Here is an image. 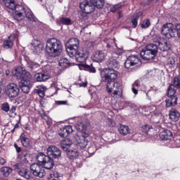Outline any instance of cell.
Listing matches in <instances>:
<instances>
[{"label": "cell", "instance_id": "1", "mask_svg": "<svg viewBox=\"0 0 180 180\" xmlns=\"http://www.w3.org/2000/svg\"><path fill=\"white\" fill-rule=\"evenodd\" d=\"M62 50V46L59 40L54 38H51L47 41L46 50L47 53L52 57L59 56Z\"/></svg>", "mask_w": 180, "mask_h": 180}, {"label": "cell", "instance_id": "2", "mask_svg": "<svg viewBox=\"0 0 180 180\" xmlns=\"http://www.w3.org/2000/svg\"><path fill=\"white\" fill-rule=\"evenodd\" d=\"M36 159L38 164L43 168L50 169L54 166V162L52 159L42 153H39L38 154Z\"/></svg>", "mask_w": 180, "mask_h": 180}, {"label": "cell", "instance_id": "3", "mask_svg": "<svg viewBox=\"0 0 180 180\" xmlns=\"http://www.w3.org/2000/svg\"><path fill=\"white\" fill-rule=\"evenodd\" d=\"M79 42L76 38H72L69 40L65 45L67 53L70 57L76 55L79 47Z\"/></svg>", "mask_w": 180, "mask_h": 180}, {"label": "cell", "instance_id": "4", "mask_svg": "<svg viewBox=\"0 0 180 180\" xmlns=\"http://www.w3.org/2000/svg\"><path fill=\"white\" fill-rule=\"evenodd\" d=\"M107 90L110 95L113 97L118 98L122 94V89L119 84L111 82L108 84Z\"/></svg>", "mask_w": 180, "mask_h": 180}, {"label": "cell", "instance_id": "5", "mask_svg": "<svg viewBox=\"0 0 180 180\" xmlns=\"http://www.w3.org/2000/svg\"><path fill=\"white\" fill-rule=\"evenodd\" d=\"M12 74L14 77L18 79L29 80L31 78L30 74L21 66L15 67L12 71Z\"/></svg>", "mask_w": 180, "mask_h": 180}, {"label": "cell", "instance_id": "6", "mask_svg": "<svg viewBox=\"0 0 180 180\" xmlns=\"http://www.w3.org/2000/svg\"><path fill=\"white\" fill-rule=\"evenodd\" d=\"M141 61L138 57L135 56L129 57L125 63V67L129 69H133L139 67L141 65Z\"/></svg>", "mask_w": 180, "mask_h": 180}, {"label": "cell", "instance_id": "7", "mask_svg": "<svg viewBox=\"0 0 180 180\" xmlns=\"http://www.w3.org/2000/svg\"><path fill=\"white\" fill-rule=\"evenodd\" d=\"M101 76L103 81L105 82H111L117 78L116 71L111 69H105L101 71Z\"/></svg>", "mask_w": 180, "mask_h": 180}, {"label": "cell", "instance_id": "8", "mask_svg": "<svg viewBox=\"0 0 180 180\" xmlns=\"http://www.w3.org/2000/svg\"><path fill=\"white\" fill-rule=\"evenodd\" d=\"M176 31V29L174 25L171 23H167L165 25L162 29V34L168 38L175 37Z\"/></svg>", "mask_w": 180, "mask_h": 180}, {"label": "cell", "instance_id": "9", "mask_svg": "<svg viewBox=\"0 0 180 180\" xmlns=\"http://www.w3.org/2000/svg\"><path fill=\"white\" fill-rule=\"evenodd\" d=\"M12 15L14 18L17 20L23 19L26 16V13L24 8L23 6L20 5H17L14 10H13Z\"/></svg>", "mask_w": 180, "mask_h": 180}, {"label": "cell", "instance_id": "10", "mask_svg": "<svg viewBox=\"0 0 180 180\" xmlns=\"http://www.w3.org/2000/svg\"><path fill=\"white\" fill-rule=\"evenodd\" d=\"M43 168L38 164H34L31 166L30 170L34 175L42 178L45 175V171Z\"/></svg>", "mask_w": 180, "mask_h": 180}, {"label": "cell", "instance_id": "11", "mask_svg": "<svg viewBox=\"0 0 180 180\" xmlns=\"http://www.w3.org/2000/svg\"><path fill=\"white\" fill-rule=\"evenodd\" d=\"M6 93L9 97L14 98L18 95L19 89L15 84L10 83L6 89Z\"/></svg>", "mask_w": 180, "mask_h": 180}, {"label": "cell", "instance_id": "12", "mask_svg": "<svg viewBox=\"0 0 180 180\" xmlns=\"http://www.w3.org/2000/svg\"><path fill=\"white\" fill-rule=\"evenodd\" d=\"M75 140L77 146L81 149L85 148L88 143V141L85 136L80 133L76 135Z\"/></svg>", "mask_w": 180, "mask_h": 180}, {"label": "cell", "instance_id": "13", "mask_svg": "<svg viewBox=\"0 0 180 180\" xmlns=\"http://www.w3.org/2000/svg\"><path fill=\"white\" fill-rule=\"evenodd\" d=\"M156 46L160 50L166 51L169 50L171 47L170 43L166 39L160 38L156 42Z\"/></svg>", "mask_w": 180, "mask_h": 180}, {"label": "cell", "instance_id": "14", "mask_svg": "<svg viewBox=\"0 0 180 180\" xmlns=\"http://www.w3.org/2000/svg\"><path fill=\"white\" fill-rule=\"evenodd\" d=\"M48 156L52 159L59 158L61 156V152L59 148L55 146H51L47 150Z\"/></svg>", "mask_w": 180, "mask_h": 180}, {"label": "cell", "instance_id": "15", "mask_svg": "<svg viewBox=\"0 0 180 180\" xmlns=\"http://www.w3.org/2000/svg\"><path fill=\"white\" fill-rule=\"evenodd\" d=\"M80 8L83 11L87 13H91L95 10V6L90 1L84 0L80 4Z\"/></svg>", "mask_w": 180, "mask_h": 180}, {"label": "cell", "instance_id": "16", "mask_svg": "<svg viewBox=\"0 0 180 180\" xmlns=\"http://www.w3.org/2000/svg\"><path fill=\"white\" fill-rule=\"evenodd\" d=\"M157 52L154 51L153 50L146 48L145 50H143L140 54V56L142 59L146 60H151L153 59Z\"/></svg>", "mask_w": 180, "mask_h": 180}, {"label": "cell", "instance_id": "17", "mask_svg": "<svg viewBox=\"0 0 180 180\" xmlns=\"http://www.w3.org/2000/svg\"><path fill=\"white\" fill-rule=\"evenodd\" d=\"M30 82L29 80L23 79L19 83L21 90L24 93H28L30 91Z\"/></svg>", "mask_w": 180, "mask_h": 180}, {"label": "cell", "instance_id": "18", "mask_svg": "<svg viewBox=\"0 0 180 180\" xmlns=\"http://www.w3.org/2000/svg\"><path fill=\"white\" fill-rule=\"evenodd\" d=\"M73 132V129L71 126H66L60 129L59 131V134L61 137L66 138Z\"/></svg>", "mask_w": 180, "mask_h": 180}, {"label": "cell", "instance_id": "19", "mask_svg": "<svg viewBox=\"0 0 180 180\" xmlns=\"http://www.w3.org/2000/svg\"><path fill=\"white\" fill-rule=\"evenodd\" d=\"M88 52L84 50L78 51L76 54V59L78 62H82L88 57Z\"/></svg>", "mask_w": 180, "mask_h": 180}, {"label": "cell", "instance_id": "20", "mask_svg": "<svg viewBox=\"0 0 180 180\" xmlns=\"http://www.w3.org/2000/svg\"><path fill=\"white\" fill-rule=\"evenodd\" d=\"M72 142L69 139H66L63 140L60 143V146L62 149L65 151H67L70 148L72 145Z\"/></svg>", "mask_w": 180, "mask_h": 180}, {"label": "cell", "instance_id": "21", "mask_svg": "<svg viewBox=\"0 0 180 180\" xmlns=\"http://www.w3.org/2000/svg\"><path fill=\"white\" fill-rule=\"evenodd\" d=\"M169 116L172 121L176 122L180 119V114L175 109H172L170 112Z\"/></svg>", "mask_w": 180, "mask_h": 180}, {"label": "cell", "instance_id": "22", "mask_svg": "<svg viewBox=\"0 0 180 180\" xmlns=\"http://www.w3.org/2000/svg\"><path fill=\"white\" fill-rule=\"evenodd\" d=\"M105 58V55L102 52H97L92 57L94 61L97 62H100L102 61Z\"/></svg>", "mask_w": 180, "mask_h": 180}, {"label": "cell", "instance_id": "23", "mask_svg": "<svg viewBox=\"0 0 180 180\" xmlns=\"http://www.w3.org/2000/svg\"><path fill=\"white\" fill-rule=\"evenodd\" d=\"M160 138L162 140H166L170 139L172 137V134L169 130H165L160 134Z\"/></svg>", "mask_w": 180, "mask_h": 180}, {"label": "cell", "instance_id": "24", "mask_svg": "<svg viewBox=\"0 0 180 180\" xmlns=\"http://www.w3.org/2000/svg\"><path fill=\"white\" fill-rule=\"evenodd\" d=\"M3 1L7 8L12 10L15 9L17 5L14 0H3Z\"/></svg>", "mask_w": 180, "mask_h": 180}, {"label": "cell", "instance_id": "25", "mask_svg": "<svg viewBox=\"0 0 180 180\" xmlns=\"http://www.w3.org/2000/svg\"><path fill=\"white\" fill-rule=\"evenodd\" d=\"M50 78V76L43 73L37 74L35 76V79L38 82L44 81L48 80Z\"/></svg>", "mask_w": 180, "mask_h": 180}, {"label": "cell", "instance_id": "26", "mask_svg": "<svg viewBox=\"0 0 180 180\" xmlns=\"http://www.w3.org/2000/svg\"><path fill=\"white\" fill-rule=\"evenodd\" d=\"M118 129L120 134L122 135H126L129 133V127L125 125H120L118 127Z\"/></svg>", "mask_w": 180, "mask_h": 180}, {"label": "cell", "instance_id": "27", "mask_svg": "<svg viewBox=\"0 0 180 180\" xmlns=\"http://www.w3.org/2000/svg\"><path fill=\"white\" fill-rule=\"evenodd\" d=\"M32 44L34 51L37 52H41V51L43 46L40 41L36 40L33 41Z\"/></svg>", "mask_w": 180, "mask_h": 180}, {"label": "cell", "instance_id": "28", "mask_svg": "<svg viewBox=\"0 0 180 180\" xmlns=\"http://www.w3.org/2000/svg\"><path fill=\"white\" fill-rule=\"evenodd\" d=\"M177 98L176 97L172 96L170 97V98L167 99L166 101V107H170L174 106L177 103Z\"/></svg>", "mask_w": 180, "mask_h": 180}, {"label": "cell", "instance_id": "29", "mask_svg": "<svg viewBox=\"0 0 180 180\" xmlns=\"http://www.w3.org/2000/svg\"><path fill=\"white\" fill-rule=\"evenodd\" d=\"M67 155L70 159H74L78 157L79 153L75 149H72L67 151Z\"/></svg>", "mask_w": 180, "mask_h": 180}, {"label": "cell", "instance_id": "30", "mask_svg": "<svg viewBox=\"0 0 180 180\" xmlns=\"http://www.w3.org/2000/svg\"><path fill=\"white\" fill-rule=\"evenodd\" d=\"M90 2L98 9L102 8L105 3L104 0H90Z\"/></svg>", "mask_w": 180, "mask_h": 180}, {"label": "cell", "instance_id": "31", "mask_svg": "<svg viewBox=\"0 0 180 180\" xmlns=\"http://www.w3.org/2000/svg\"><path fill=\"white\" fill-rule=\"evenodd\" d=\"M12 171L10 167H4L1 168L0 172L4 177H7L11 173Z\"/></svg>", "mask_w": 180, "mask_h": 180}, {"label": "cell", "instance_id": "32", "mask_svg": "<svg viewBox=\"0 0 180 180\" xmlns=\"http://www.w3.org/2000/svg\"><path fill=\"white\" fill-rule=\"evenodd\" d=\"M19 174L20 175L27 179H29L31 177L30 172L26 169L21 170L19 172Z\"/></svg>", "mask_w": 180, "mask_h": 180}, {"label": "cell", "instance_id": "33", "mask_svg": "<svg viewBox=\"0 0 180 180\" xmlns=\"http://www.w3.org/2000/svg\"><path fill=\"white\" fill-rule=\"evenodd\" d=\"M175 87H176L174 85H172L170 86L167 93L168 97H172L175 94L176 91Z\"/></svg>", "mask_w": 180, "mask_h": 180}, {"label": "cell", "instance_id": "34", "mask_svg": "<svg viewBox=\"0 0 180 180\" xmlns=\"http://www.w3.org/2000/svg\"><path fill=\"white\" fill-rule=\"evenodd\" d=\"M13 46V43L11 41L6 40L4 42L3 46L5 48L10 49L12 48Z\"/></svg>", "mask_w": 180, "mask_h": 180}, {"label": "cell", "instance_id": "35", "mask_svg": "<svg viewBox=\"0 0 180 180\" xmlns=\"http://www.w3.org/2000/svg\"><path fill=\"white\" fill-rule=\"evenodd\" d=\"M21 140L22 144L25 147H27L29 145L30 143L29 139L23 137L21 138Z\"/></svg>", "mask_w": 180, "mask_h": 180}, {"label": "cell", "instance_id": "36", "mask_svg": "<svg viewBox=\"0 0 180 180\" xmlns=\"http://www.w3.org/2000/svg\"><path fill=\"white\" fill-rule=\"evenodd\" d=\"M150 25V20L148 19H146L143 21V24H142L141 27L143 28H146L148 27Z\"/></svg>", "mask_w": 180, "mask_h": 180}, {"label": "cell", "instance_id": "37", "mask_svg": "<svg viewBox=\"0 0 180 180\" xmlns=\"http://www.w3.org/2000/svg\"><path fill=\"white\" fill-rule=\"evenodd\" d=\"M1 108L2 110L6 112L8 111L9 110V106L8 103H3L1 105Z\"/></svg>", "mask_w": 180, "mask_h": 180}, {"label": "cell", "instance_id": "38", "mask_svg": "<svg viewBox=\"0 0 180 180\" xmlns=\"http://www.w3.org/2000/svg\"><path fill=\"white\" fill-rule=\"evenodd\" d=\"M174 86L178 88H180V82L179 79L175 78L174 80Z\"/></svg>", "mask_w": 180, "mask_h": 180}, {"label": "cell", "instance_id": "39", "mask_svg": "<svg viewBox=\"0 0 180 180\" xmlns=\"http://www.w3.org/2000/svg\"><path fill=\"white\" fill-rule=\"evenodd\" d=\"M76 128L78 131H80V132H81L84 129L85 127L83 124H78L77 125V126H76Z\"/></svg>", "mask_w": 180, "mask_h": 180}, {"label": "cell", "instance_id": "40", "mask_svg": "<svg viewBox=\"0 0 180 180\" xmlns=\"http://www.w3.org/2000/svg\"><path fill=\"white\" fill-rule=\"evenodd\" d=\"M58 175L53 173V174H51L49 177V180H57L58 179Z\"/></svg>", "mask_w": 180, "mask_h": 180}, {"label": "cell", "instance_id": "41", "mask_svg": "<svg viewBox=\"0 0 180 180\" xmlns=\"http://www.w3.org/2000/svg\"><path fill=\"white\" fill-rule=\"evenodd\" d=\"M69 62L66 59H64L62 60H60V65H64L65 64H67L69 63Z\"/></svg>", "mask_w": 180, "mask_h": 180}, {"label": "cell", "instance_id": "42", "mask_svg": "<svg viewBox=\"0 0 180 180\" xmlns=\"http://www.w3.org/2000/svg\"><path fill=\"white\" fill-rule=\"evenodd\" d=\"M37 92L38 95H39L41 97H43L44 96V95H45L44 92H43V90H41V89H39L38 90H37Z\"/></svg>", "mask_w": 180, "mask_h": 180}, {"label": "cell", "instance_id": "43", "mask_svg": "<svg viewBox=\"0 0 180 180\" xmlns=\"http://www.w3.org/2000/svg\"><path fill=\"white\" fill-rule=\"evenodd\" d=\"M178 37H180V24L177 25L175 28Z\"/></svg>", "mask_w": 180, "mask_h": 180}, {"label": "cell", "instance_id": "44", "mask_svg": "<svg viewBox=\"0 0 180 180\" xmlns=\"http://www.w3.org/2000/svg\"><path fill=\"white\" fill-rule=\"evenodd\" d=\"M5 160H4V159H3L2 158H0L1 164V165L4 164H5Z\"/></svg>", "mask_w": 180, "mask_h": 180}, {"label": "cell", "instance_id": "45", "mask_svg": "<svg viewBox=\"0 0 180 180\" xmlns=\"http://www.w3.org/2000/svg\"><path fill=\"white\" fill-rule=\"evenodd\" d=\"M9 73H10V72H9V70H6V74L7 75H9Z\"/></svg>", "mask_w": 180, "mask_h": 180}]
</instances>
